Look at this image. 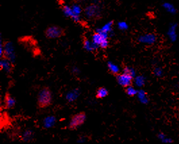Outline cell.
Listing matches in <instances>:
<instances>
[{
	"label": "cell",
	"mask_w": 179,
	"mask_h": 144,
	"mask_svg": "<svg viewBox=\"0 0 179 144\" xmlns=\"http://www.w3.org/2000/svg\"><path fill=\"white\" fill-rule=\"evenodd\" d=\"M52 103V95L48 87H43L39 91L37 97V104L39 108H45Z\"/></svg>",
	"instance_id": "1"
},
{
	"label": "cell",
	"mask_w": 179,
	"mask_h": 144,
	"mask_svg": "<svg viewBox=\"0 0 179 144\" xmlns=\"http://www.w3.org/2000/svg\"><path fill=\"white\" fill-rule=\"evenodd\" d=\"M109 34L97 31L92 36L91 41L95 44H96L99 48L105 49L109 45Z\"/></svg>",
	"instance_id": "2"
},
{
	"label": "cell",
	"mask_w": 179,
	"mask_h": 144,
	"mask_svg": "<svg viewBox=\"0 0 179 144\" xmlns=\"http://www.w3.org/2000/svg\"><path fill=\"white\" fill-rule=\"evenodd\" d=\"M84 12L86 17H87V18H97L98 17H99L102 14L101 7H100V6L98 4L94 3L89 5V6H88L87 7H86Z\"/></svg>",
	"instance_id": "3"
},
{
	"label": "cell",
	"mask_w": 179,
	"mask_h": 144,
	"mask_svg": "<svg viewBox=\"0 0 179 144\" xmlns=\"http://www.w3.org/2000/svg\"><path fill=\"white\" fill-rule=\"evenodd\" d=\"M86 120V114L84 112H80L73 116L69 124V128L71 130L77 129L78 126H81Z\"/></svg>",
	"instance_id": "4"
},
{
	"label": "cell",
	"mask_w": 179,
	"mask_h": 144,
	"mask_svg": "<svg viewBox=\"0 0 179 144\" xmlns=\"http://www.w3.org/2000/svg\"><path fill=\"white\" fill-rule=\"evenodd\" d=\"M45 36L49 39H57L64 35V31L60 26H51L45 30Z\"/></svg>",
	"instance_id": "5"
},
{
	"label": "cell",
	"mask_w": 179,
	"mask_h": 144,
	"mask_svg": "<svg viewBox=\"0 0 179 144\" xmlns=\"http://www.w3.org/2000/svg\"><path fill=\"white\" fill-rule=\"evenodd\" d=\"M1 58H6L12 62H14L15 60V52L14 47L12 42H6L4 44V53Z\"/></svg>",
	"instance_id": "6"
},
{
	"label": "cell",
	"mask_w": 179,
	"mask_h": 144,
	"mask_svg": "<svg viewBox=\"0 0 179 144\" xmlns=\"http://www.w3.org/2000/svg\"><path fill=\"white\" fill-rule=\"evenodd\" d=\"M133 77L131 76L127 73L122 72V74H118L116 77L117 82L119 85H121L122 87H127L131 85L133 80Z\"/></svg>",
	"instance_id": "7"
},
{
	"label": "cell",
	"mask_w": 179,
	"mask_h": 144,
	"mask_svg": "<svg viewBox=\"0 0 179 144\" xmlns=\"http://www.w3.org/2000/svg\"><path fill=\"white\" fill-rule=\"evenodd\" d=\"M157 37L153 33H146L139 37L138 41L139 43L146 45H153L156 43Z\"/></svg>",
	"instance_id": "8"
},
{
	"label": "cell",
	"mask_w": 179,
	"mask_h": 144,
	"mask_svg": "<svg viewBox=\"0 0 179 144\" xmlns=\"http://www.w3.org/2000/svg\"><path fill=\"white\" fill-rule=\"evenodd\" d=\"M62 11L66 17L70 18L73 21L75 22V23H79L80 21V16L76 15L74 12H73L71 6H68L67 5H65V6H63Z\"/></svg>",
	"instance_id": "9"
},
{
	"label": "cell",
	"mask_w": 179,
	"mask_h": 144,
	"mask_svg": "<svg viewBox=\"0 0 179 144\" xmlns=\"http://www.w3.org/2000/svg\"><path fill=\"white\" fill-rule=\"evenodd\" d=\"M83 48L88 52H93V51L97 50V49L99 48V46H97L92 41H90L87 38H85L83 41Z\"/></svg>",
	"instance_id": "10"
},
{
	"label": "cell",
	"mask_w": 179,
	"mask_h": 144,
	"mask_svg": "<svg viewBox=\"0 0 179 144\" xmlns=\"http://www.w3.org/2000/svg\"><path fill=\"white\" fill-rule=\"evenodd\" d=\"M176 28H177V24L173 23L170 26L168 31V35L171 41H175L177 38V33H176Z\"/></svg>",
	"instance_id": "11"
},
{
	"label": "cell",
	"mask_w": 179,
	"mask_h": 144,
	"mask_svg": "<svg viewBox=\"0 0 179 144\" xmlns=\"http://www.w3.org/2000/svg\"><path fill=\"white\" fill-rule=\"evenodd\" d=\"M113 24L114 22L113 21H110L108 23H105L102 27L97 29V31H99V32L105 33L109 34V35H111L112 33H113Z\"/></svg>",
	"instance_id": "12"
},
{
	"label": "cell",
	"mask_w": 179,
	"mask_h": 144,
	"mask_svg": "<svg viewBox=\"0 0 179 144\" xmlns=\"http://www.w3.org/2000/svg\"><path fill=\"white\" fill-rule=\"evenodd\" d=\"M12 62L6 58H1L0 61V67L1 69H4L7 72H11L12 70Z\"/></svg>",
	"instance_id": "13"
},
{
	"label": "cell",
	"mask_w": 179,
	"mask_h": 144,
	"mask_svg": "<svg viewBox=\"0 0 179 144\" xmlns=\"http://www.w3.org/2000/svg\"><path fill=\"white\" fill-rule=\"evenodd\" d=\"M4 104L6 108L8 109L12 108L16 104V101L15 99L10 96V95L8 94H6L4 98Z\"/></svg>",
	"instance_id": "14"
},
{
	"label": "cell",
	"mask_w": 179,
	"mask_h": 144,
	"mask_svg": "<svg viewBox=\"0 0 179 144\" xmlns=\"http://www.w3.org/2000/svg\"><path fill=\"white\" fill-rule=\"evenodd\" d=\"M56 123V118L54 116H47L44 119L43 126L45 128H51Z\"/></svg>",
	"instance_id": "15"
},
{
	"label": "cell",
	"mask_w": 179,
	"mask_h": 144,
	"mask_svg": "<svg viewBox=\"0 0 179 144\" xmlns=\"http://www.w3.org/2000/svg\"><path fill=\"white\" fill-rule=\"evenodd\" d=\"M162 6L164 10H165L166 12H168V13L172 14H175L176 13V9L175 6L170 3V2H165V3L163 4Z\"/></svg>",
	"instance_id": "16"
},
{
	"label": "cell",
	"mask_w": 179,
	"mask_h": 144,
	"mask_svg": "<svg viewBox=\"0 0 179 144\" xmlns=\"http://www.w3.org/2000/svg\"><path fill=\"white\" fill-rule=\"evenodd\" d=\"M78 96H79V91L78 89H75L69 92L66 95V99H67L68 101L72 102L77 99Z\"/></svg>",
	"instance_id": "17"
},
{
	"label": "cell",
	"mask_w": 179,
	"mask_h": 144,
	"mask_svg": "<svg viewBox=\"0 0 179 144\" xmlns=\"http://www.w3.org/2000/svg\"><path fill=\"white\" fill-rule=\"evenodd\" d=\"M108 95V91L104 87H100L96 91V97L98 99L104 98Z\"/></svg>",
	"instance_id": "18"
},
{
	"label": "cell",
	"mask_w": 179,
	"mask_h": 144,
	"mask_svg": "<svg viewBox=\"0 0 179 144\" xmlns=\"http://www.w3.org/2000/svg\"><path fill=\"white\" fill-rule=\"evenodd\" d=\"M107 68H108V70L110 71V72L112 73L114 75H118L119 73V68L118 66L116 64H114V63H112L111 62H107Z\"/></svg>",
	"instance_id": "19"
},
{
	"label": "cell",
	"mask_w": 179,
	"mask_h": 144,
	"mask_svg": "<svg viewBox=\"0 0 179 144\" xmlns=\"http://www.w3.org/2000/svg\"><path fill=\"white\" fill-rule=\"evenodd\" d=\"M137 96H138V98L140 100L141 103L147 104L148 102V98L147 97L146 93L143 90H140L137 93Z\"/></svg>",
	"instance_id": "20"
},
{
	"label": "cell",
	"mask_w": 179,
	"mask_h": 144,
	"mask_svg": "<svg viewBox=\"0 0 179 144\" xmlns=\"http://www.w3.org/2000/svg\"><path fill=\"white\" fill-rule=\"evenodd\" d=\"M33 135L34 134L33 133V131H31L30 130L26 131L23 135V140L24 141H30L31 140H33Z\"/></svg>",
	"instance_id": "21"
},
{
	"label": "cell",
	"mask_w": 179,
	"mask_h": 144,
	"mask_svg": "<svg viewBox=\"0 0 179 144\" xmlns=\"http://www.w3.org/2000/svg\"><path fill=\"white\" fill-rule=\"evenodd\" d=\"M126 93L127 94V95H129L130 96H134L137 95V90L134 88L133 87L131 86V85H130V86L126 87Z\"/></svg>",
	"instance_id": "22"
},
{
	"label": "cell",
	"mask_w": 179,
	"mask_h": 144,
	"mask_svg": "<svg viewBox=\"0 0 179 144\" xmlns=\"http://www.w3.org/2000/svg\"><path fill=\"white\" fill-rule=\"evenodd\" d=\"M71 8H72L73 12H74L76 15L80 16V14H81L83 12V10L79 4H73L72 6H71Z\"/></svg>",
	"instance_id": "23"
},
{
	"label": "cell",
	"mask_w": 179,
	"mask_h": 144,
	"mask_svg": "<svg viewBox=\"0 0 179 144\" xmlns=\"http://www.w3.org/2000/svg\"><path fill=\"white\" fill-rule=\"evenodd\" d=\"M145 78L143 76L137 77H136L135 80H134V83H135V84L139 87L143 86V85L145 84Z\"/></svg>",
	"instance_id": "24"
},
{
	"label": "cell",
	"mask_w": 179,
	"mask_h": 144,
	"mask_svg": "<svg viewBox=\"0 0 179 144\" xmlns=\"http://www.w3.org/2000/svg\"><path fill=\"white\" fill-rule=\"evenodd\" d=\"M118 27L121 31H126L129 29V25L126 22L121 21L118 23Z\"/></svg>",
	"instance_id": "25"
},
{
	"label": "cell",
	"mask_w": 179,
	"mask_h": 144,
	"mask_svg": "<svg viewBox=\"0 0 179 144\" xmlns=\"http://www.w3.org/2000/svg\"><path fill=\"white\" fill-rule=\"evenodd\" d=\"M123 72L125 73H127V74H129L130 75H131V76H132L133 77H135V74H136L135 70H134L132 68L129 67H125L124 68Z\"/></svg>",
	"instance_id": "26"
},
{
	"label": "cell",
	"mask_w": 179,
	"mask_h": 144,
	"mask_svg": "<svg viewBox=\"0 0 179 144\" xmlns=\"http://www.w3.org/2000/svg\"><path fill=\"white\" fill-rule=\"evenodd\" d=\"M154 74H155L156 76L160 77V76H161V75H162L163 71H162V70L161 69V68H155V70H154Z\"/></svg>",
	"instance_id": "27"
},
{
	"label": "cell",
	"mask_w": 179,
	"mask_h": 144,
	"mask_svg": "<svg viewBox=\"0 0 179 144\" xmlns=\"http://www.w3.org/2000/svg\"><path fill=\"white\" fill-rule=\"evenodd\" d=\"M162 141L164 143H172V140H171V139H170V138H167L166 137L164 139V140H162Z\"/></svg>",
	"instance_id": "28"
},
{
	"label": "cell",
	"mask_w": 179,
	"mask_h": 144,
	"mask_svg": "<svg viewBox=\"0 0 179 144\" xmlns=\"http://www.w3.org/2000/svg\"><path fill=\"white\" fill-rule=\"evenodd\" d=\"M165 137H166V136H165V135H164V133H160L158 135V138L160 139V140H161V141H162Z\"/></svg>",
	"instance_id": "29"
}]
</instances>
